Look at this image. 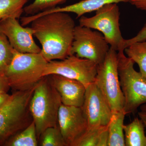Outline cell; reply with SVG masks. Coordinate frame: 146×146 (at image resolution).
Wrapping results in <instances>:
<instances>
[{"mask_svg":"<svg viewBox=\"0 0 146 146\" xmlns=\"http://www.w3.org/2000/svg\"><path fill=\"white\" fill-rule=\"evenodd\" d=\"M33 35L42 46L43 57L48 62L63 60L71 55L75 22L69 13H48L31 23Z\"/></svg>","mask_w":146,"mask_h":146,"instance_id":"6da1fadb","label":"cell"},{"mask_svg":"<svg viewBox=\"0 0 146 146\" xmlns=\"http://www.w3.org/2000/svg\"><path fill=\"white\" fill-rule=\"evenodd\" d=\"M61 104L60 95L48 76L43 77L35 85L29 104L38 138L47 128L58 125V112Z\"/></svg>","mask_w":146,"mask_h":146,"instance_id":"7a4b0ae2","label":"cell"},{"mask_svg":"<svg viewBox=\"0 0 146 146\" xmlns=\"http://www.w3.org/2000/svg\"><path fill=\"white\" fill-rule=\"evenodd\" d=\"M48 62L41 52L24 53L14 50L13 59L3 75L10 88L16 91H27L43 77Z\"/></svg>","mask_w":146,"mask_h":146,"instance_id":"3957f363","label":"cell"},{"mask_svg":"<svg viewBox=\"0 0 146 146\" xmlns=\"http://www.w3.org/2000/svg\"><path fill=\"white\" fill-rule=\"evenodd\" d=\"M35 86L25 91H15L0 108V145L32 122L29 104Z\"/></svg>","mask_w":146,"mask_h":146,"instance_id":"277c9868","label":"cell"},{"mask_svg":"<svg viewBox=\"0 0 146 146\" xmlns=\"http://www.w3.org/2000/svg\"><path fill=\"white\" fill-rule=\"evenodd\" d=\"M117 53L118 73L125 99L123 110L126 114H134L146 104V78L135 70V63L124 51Z\"/></svg>","mask_w":146,"mask_h":146,"instance_id":"5b68a950","label":"cell"},{"mask_svg":"<svg viewBox=\"0 0 146 146\" xmlns=\"http://www.w3.org/2000/svg\"><path fill=\"white\" fill-rule=\"evenodd\" d=\"M94 82L113 112L123 110L124 97L118 69V53L110 48L103 62L98 65Z\"/></svg>","mask_w":146,"mask_h":146,"instance_id":"8992f818","label":"cell"},{"mask_svg":"<svg viewBox=\"0 0 146 146\" xmlns=\"http://www.w3.org/2000/svg\"><path fill=\"white\" fill-rule=\"evenodd\" d=\"M92 17L80 18V25L100 32L110 48L117 52L124 51L123 38L120 27L121 13L117 3L106 5L96 11Z\"/></svg>","mask_w":146,"mask_h":146,"instance_id":"52a82bcc","label":"cell"},{"mask_svg":"<svg viewBox=\"0 0 146 146\" xmlns=\"http://www.w3.org/2000/svg\"><path fill=\"white\" fill-rule=\"evenodd\" d=\"M110 46L102 33L87 27L76 26L71 54L93 61L103 62Z\"/></svg>","mask_w":146,"mask_h":146,"instance_id":"ba28073f","label":"cell"},{"mask_svg":"<svg viewBox=\"0 0 146 146\" xmlns=\"http://www.w3.org/2000/svg\"><path fill=\"white\" fill-rule=\"evenodd\" d=\"M97 67L91 60L72 54L63 60L48 62L43 77L59 75L80 81L86 87L95 82Z\"/></svg>","mask_w":146,"mask_h":146,"instance_id":"9c48e42d","label":"cell"},{"mask_svg":"<svg viewBox=\"0 0 146 146\" xmlns=\"http://www.w3.org/2000/svg\"><path fill=\"white\" fill-rule=\"evenodd\" d=\"M88 128L106 126L112 111L95 82L86 87L83 104L82 106Z\"/></svg>","mask_w":146,"mask_h":146,"instance_id":"30bf717a","label":"cell"},{"mask_svg":"<svg viewBox=\"0 0 146 146\" xmlns=\"http://www.w3.org/2000/svg\"><path fill=\"white\" fill-rule=\"evenodd\" d=\"M18 19L13 17L0 21V33L7 37L11 46L18 52L39 53L42 49L35 42L33 31L31 27H25Z\"/></svg>","mask_w":146,"mask_h":146,"instance_id":"8fae6325","label":"cell"},{"mask_svg":"<svg viewBox=\"0 0 146 146\" xmlns=\"http://www.w3.org/2000/svg\"><path fill=\"white\" fill-rule=\"evenodd\" d=\"M58 125L67 146H73L88 127L82 107L62 104L58 112Z\"/></svg>","mask_w":146,"mask_h":146,"instance_id":"7c38bea8","label":"cell"},{"mask_svg":"<svg viewBox=\"0 0 146 146\" xmlns=\"http://www.w3.org/2000/svg\"><path fill=\"white\" fill-rule=\"evenodd\" d=\"M48 76L60 95L62 104L78 107L82 106L86 90L83 84L59 75Z\"/></svg>","mask_w":146,"mask_h":146,"instance_id":"4fadbf2b","label":"cell"},{"mask_svg":"<svg viewBox=\"0 0 146 146\" xmlns=\"http://www.w3.org/2000/svg\"><path fill=\"white\" fill-rule=\"evenodd\" d=\"M129 0H82L78 3L63 7H56L30 17L31 21L40 16L53 12H61L75 13L80 18L87 13L96 11L106 5L110 3L129 2Z\"/></svg>","mask_w":146,"mask_h":146,"instance_id":"5bb4252c","label":"cell"},{"mask_svg":"<svg viewBox=\"0 0 146 146\" xmlns=\"http://www.w3.org/2000/svg\"><path fill=\"white\" fill-rule=\"evenodd\" d=\"M126 114L123 110L112 112L108 124V146H125L123 127Z\"/></svg>","mask_w":146,"mask_h":146,"instance_id":"9a60e30c","label":"cell"},{"mask_svg":"<svg viewBox=\"0 0 146 146\" xmlns=\"http://www.w3.org/2000/svg\"><path fill=\"white\" fill-rule=\"evenodd\" d=\"M145 125L141 119L135 118L130 123L124 125L126 146H146Z\"/></svg>","mask_w":146,"mask_h":146,"instance_id":"2e32d148","label":"cell"},{"mask_svg":"<svg viewBox=\"0 0 146 146\" xmlns=\"http://www.w3.org/2000/svg\"><path fill=\"white\" fill-rule=\"evenodd\" d=\"M37 133L33 121L26 127L9 138L4 145L7 146H36L38 145Z\"/></svg>","mask_w":146,"mask_h":146,"instance_id":"e0dca14e","label":"cell"},{"mask_svg":"<svg viewBox=\"0 0 146 146\" xmlns=\"http://www.w3.org/2000/svg\"><path fill=\"white\" fill-rule=\"evenodd\" d=\"M124 51L127 57L138 64L140 72L146 78V40L133 43Z\"/></svg>","mask_w":146,"mask_h":146,"instance_id":"ac0fdd59","label":"cell"},{"mask_svg":"<svg viewBox=\"0 0 146 146\" xmlns=\"http://www.w3.org/2000/svg\"><path fill=\"white\" fill-rule=\"evenodd\" d=\"M29 0H0V20L9 17L18 19Z\"/></svg>","mask_w":146,"mask_h":146,"instance_id":"d6986e66","label":"cell"},{"mask_svg":"<svg viewBox=\"0 0 146 146\" xmlns=\"http://www.w3.org/2000/svg\"><path fill=\"white\" fill-rule=\"evenodd\" d=\"M40 137V146H67L58 125L47 128Z\"/></svg>","mask_w":146,"mask_h":146,"instance_id":"ffe728a7","label":"cell"},{"mask_svg":"<svg viewBox=\"0 0 146 146\" xmlns=\"http://www.w3.org/2000/svg\"><path fill=\"white\" fill-rule=\"evenodd\" d=\"M14 49L5 35L0 33V74L4 72L13 59Z\"/></svg>","mask_w":146,"mask_h":146,"instance_id":"44dd1931","label":"cell"},{"mask_svg":"<svg viewBox=\"0 0 146 146\" xmlns=\"http://www.w3.org/2000/svg\"><path fill=\"white\" fill-rule=\"evenodd\" d=\"M67 0H34L30 4L25 7L24 11L27 15H35L42 11L56 7Z\"/></svg>","mask_w":146,"mask_h":146,"instance_id":"7402d4cb","label":"cell"},{"mask_svg":"<svg viewBox=\"0 0 146 146\" xmlns=\"http://www.w3.org/2000/svg\"><path fill=\"white\" fill-rule=\"evenodd\" d=\"M105 127L88 128L73 146H97L100 134Z\"/></svg>","mask_w":146,"mask_h":146,"instance_id":"603a6c76","label":"cell"},{"mask_svg":"<svg viewBox=\"0 0 146 146\" xmlns=\"http://www.w3.org/2000/svg\"><path fill=\"white\" fill-rule=\"evenodd\" d=\"M146 40V23L136 36L129 39H125L124 44V48H125L131 44L135 42Z\"/></svg>","mask_w":146,"mask_h":146,"instance_id":"cb8c5ba5","label":"cell"},{"mask_svg":"<svg viewBox=\"0 0 146 146\" xmlns=\"http://www.w3.org/2000/svg\"><path fill=\"white\" fill-rule=\"evenodd\" d=\"M107 126L101 132L97 146H108L109 137Z\"/></svg>","mask_w":146,"mask_h":146,"instance_id":"d4e9b609","label":"cell"},{"mask_svg":"<svg viewBox=\"0 0 146 146\" xmlns=\"http://www.w3.org/2000/svg\"><path fill=\"white\" fill-rule=\"evenodd\" d=\"M10 87L4 75L0 74V94L7 93Z\"/></svg>","mask_w":146,"mask_h":146,"instance_id":"484cf974","label":"cell"},{"mask_svg":"<svg viewBox=\"0 0 146 146\" xmlns=\"http://www.w3.org/2000/svg\"><path fill=\"white\" fill-rule=\"evenodd\" d=\"M129 3L138 9L146 11V0H129Z\"/></svg>","mask_w":146,"mask_h":146,"instance_id":"4316f807","label":"cell"},{"mask_svg":"<svg viewBox=\"0 0 146 146\" xmlns=\"http://www.w3.org/2000/svg\"><path fill=\"white\" fill-rule=\"evenodd\" d=\"M11 95L7 93L0 94V108L5 104L10 99Z\"/></svg>","mask_w":146,"mask_h":146,"instance_id":"83f0119b","label":"cell"},{"mask_svg":"<svg viewBox=\"0 0 146 146\" xmlns=\"http://www.w3.org/2000/svg\"><path fill=\"white\" fill-rule=\"evenodd\" d=\"M138 115L143 123L146 129V111L141 110V111L138 112Z\"/></svg>","mask_w":146,"mask_h":146,"instance_id":"f1b7e54d","label":"cell"},{"mask_svg":"<svg viewBox=\"0 0 146 146\" xmlns=\"http://www.w3.org/2000/svg\"><path fill=\"white\" fill-rule=\"evenodd\" d=\"M140 109L141 110H143V111H146V104L143 105H142L140 106Z\"/></svg>","mask_w":146,"mask_h":146,"instance_id":"f546056e","label":"cell"},{"mask_svg":"<svg viewBox=\"0 0 146 146\" xmlns=\"http://www.w3.org/2000/svg\"><path fill=\"white\" fill-rule=\"evenodd\" d=\"M1 20H0V21H1Z\"/></svg>","mask_w":146,"mask_h":146,"instance_id":"4dcf8cb0","label":"cell"}]
</instances>
